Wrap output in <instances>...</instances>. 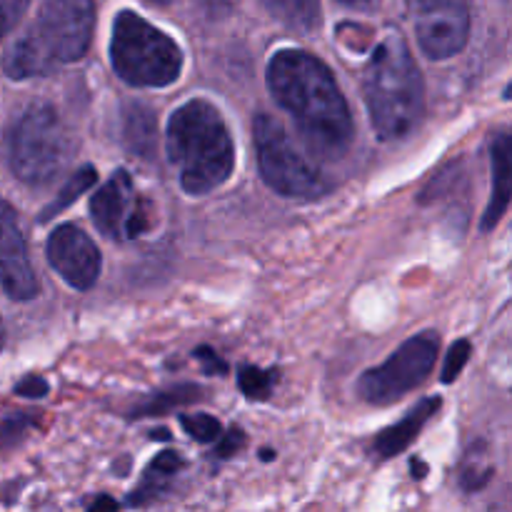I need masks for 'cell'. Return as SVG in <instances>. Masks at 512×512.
<instances>
[{
  "label": "cell",
  "instance_id": "6da1fadb",
  "mask_svg": "<svg viewBox=\"0 0 512 512\" xmlns=\"http://www.w3.org/2000/svg\"><path fill=\"white\" fill-rule=\"evenodd\" d=\"M268 85L293 115L305 145L323 158H340L353 143L350 108L328 65L305 50H280L268 65Z\"/></svg>",
  "mask_w": 512,
  "mask_h": 512
},
{
  "label": "cell",
  "instance_id": "7a4b0ae2",
  "mask_svg": "<svg viewBox=\"0 0 512 512\" xmlns=\"http://www.w3.org/2000/svg\"><path fill=\"white\" fill-rule=\"evenodd\" d=\"M365 105L380 138H408L425 113V85L403 35L390 33L375 45L363 75Z\"/></svg>",
  "mask_w": 512,
  "mask_h": 512
},
{
  "label": "cell",
  "instance_id": "3957f363",
  "mask_svg": "<svg viewBox=\"0 0 512 512\" xmlns=\"http://www.w3.org/2000/svg\"><path fill=\"white\" fill-rule=\"evenodd\" d=\"M168 158L190 195L210 193L230 178L235 148L215 105L208 100H190L170 115Z\"/></svg>",
  "mask_w": 512,
  "mask_h": 512
},
{
  "label": "cell",
  "instance_id": "277c9868",
  "mask_svg": "<svg viewBox=\"0 0 512 512\" xmlns=\"http://www.w3.org/2000/svg\"><path fill=\"white\" fill-rule=\"evenodd\" d=\"M93 28V0H45L38 23L3 58L5 75L23 80L75 63L88 53Z\"/></svg>",
  "mask_w": 512,
  "mask_h": 512
},
{
  "label": "cell",
  "instance_id": "5b68a950",
  "mask_svg": "<svg viewBox=\"0 0 512 512\" xmlns=\"http://www.w3.org/2000/svg\"><path fill=\"white\" fill-rule=\"evenodd\" d=\"M110 63L135 88H165L183 70V50L173 38L133 10L118 13L110 40Z\"/></svg>",
  "mask_w": 512,
  "mask_h": 512
},
{
  "label": "cell",
  "instance_id": "8992f818",
  "mask_svg": "<svg viewBox=\"0 0 512 512\" xmlns=\"http://www.w3.org/2000/svg\"><path fill=\"white\" fill-rule=\"evenodd\" d=\"M10 168L25 185H48L73 155V138L50 105L35 103L18 118L8 140Z\"/></svg>",
  "mask_w": 512,
  "mask_h": 512
},
{
  "label": "cell",
  "instance_id": "52a82bcc",
  "mask_svg": "<svg viewBox=\"0 0 512 512\" xmlns=\"http://www.w3.org/2000/svg\"><path fill=\"white\" fill-rule=\"evenodd\" d=\"M255 148L263 180L285 198H318L325 193V180L313 163L288 138L283 125L273 115L253 120Z\"/></svg>",
  "mask_w": 512,
  "mask_h": 512
},
{
  "label": "cell",
  "instance_id": "ba28073f",
  "mask_svg": "<svg viewBox=\"0 0 512 512\" xmlns=\"http://www.w3.org/2000/svg\"><path fill=\"white\" fill-rule=\"evenodd\" d=\"M438 335L420 333L400 345L383 365L368 370L358 380V395L370 405L398 403L428 380L438 360Z\"/></svg>",
  "mask_w": 512,
  "mask_h": 512
},
{
  "label": "cell",
  "instance_id": "9c48e42d",
  "mask_svg": "<svg viewBox=\"0 0 512 512\" xmlns=\"http://www.w3.org/2000/svg\"><path fill=\"white\" fill-rule=\"evenodd\" d=\"M420 48L433 60L458 55L468 43L470 10L465 0H410Z\"/></svg>",
  "mask_w": 512,
  "mask_h": 512
},
{
  "label": "cell",
  "instance_id": "30bf717a",
  "mask_svg": "<svg viewBox=\"0 0 512 512\" xmlns=\"http://www.w3.org/2000/svg\"><path fill=\"white\" fill-rule=\"evenodd\" d=\"M93 223L105 238H138L148 230L150 218L143 200L135 195L133 180L125 170H118L90 200Z\"/></svg>",
  "mask_w": 512,
  "mask_h": 512
},
{
  "label": "cell",
  "instance_id": "8fae6325",
  "mask_svg": "<svg viewBox=\"0 0 512 512\" xmlns=\"http://www.w3.org/2000/svg\"><path fill=\"white\" fill-rule=\"evenodd\" d=\"M48 263L58 270L60 278L75 290L93 288L100 275V253L93 240L75 225H60L50 233Z\"/></svg>",
  "mask_w": 512,
  "mask_h": 512
},
{
  "label": "cell",
  "instance_id": "7c38bea8",
  "mask_svg": "<svg viewBox=\"0 0 512 512\" xmlns=\"http://www.w3.org/2000/svg\"><path fill=\"white\" fill-rule=\"evenodd\" d=\"M0 283L13 300H30L38 295V280L18 228V215L5 200H0Z\"/></svg>",
  "mask_w": 512,
  "mask_h": 512
},
{
  "label": "cell",
  "instance_id": "4fadbf2b",
  "mask_svg": "<svg viewBox=\"0 0 512 512\" xmlns=\"http://www.w3.org/2000/svg\"><path fill=\"white\" fill-rule=\"evenodd\" d=\"M438 408H440V398H428V400H423V403L415 405V408L410 410V413L405 415L400 423H395L393 428L383 430V433L375 438V443H373L375 455L383 460H388V458H395V455L403 453V450L408 448L415 438H418L420 430L425 428V423L433 418L435 410Z\"/></svg>",
  "mask_w": 512,
  "mask_h": 512
},
{
  "label": "cell",
  "instance_id": "5bb4252c",
  "mask_svg": "<svg viewBox=\"0 0 512 512\" xmlns=\"http://www.w3.org/2000/svg\"><path fill=\"white\" fill-rule=\"evenodd\" d=\"M490 158H493L495 185H493V198H490L488 210H485L483 230L495 228L510 205V135L508 133H500L498 138H495L493 150H490Z\"/></svg>",
  "mask_w": 512,
  "mask_h": 512
},
{
  "label": "cell",
  "instance_id": "9a60e30c",
  "mask_svg": "<svg viewBox=\"0 0 512 512\" xmlns=\"http://www.w3.org/2000/svg\"><path fill=\"white\" fill-rule=\"evenodd\" d=\"M275 20L288 28L310 33L320 25V0H260Z\"/></svg>",
  "mask_w": 512,
  "mask_h": 512
},
{
  "label": "cell",
  "instance_id": "2e32d148",
  "mask_svg": "<svg viewBox=\"0 0 512 512\" xmlns=\"http://www.w3.org/2000/svg\"><path fill=\"white\" fill-rule=\"evenodd\" d=\"M125 145L140 158L155 155V115L145 105H133L125 113Z\"/></svg>",
  "mask_w": 512,
  "mask_h": 512
},
{
  "label": "cell",
  "instance_id": "e0dca14e",
  "mask_svg": "<svg viewBox=\"0 0 512 512\" xmlns=\"http://www.w3.org/2000/svg\"><path fill=\"white\" fill-rule=\"evenodd\" d=\"M180 468H183V460H180L178 455L160 453L158 458L153 460V465L148 468V473H145L140 488L130 495V503L143 505V503H148V500H153L155 495H160V490L165 488V483H168V480L173 478Z\"/></svg>",
  "mask_w": 512,
  "mask_h": 512
},
{
  "label": "cell",
  "instance_id": "ac0fdd59",
  "mask_svg": "<svg viewBox=\"0 0 512 512\" xmlns=\"http://www.w3.org/2000/svg\"><path fill=\"white\" fill-rule=\"evenodd\" d=\"M95 178H98V173H95L93 165H83V168L78 170V173H73V178L68 180V183L63 185V190L58 193V198L53 200V203L48 205V208L43 210V215H40V223H45V220L55 218L58 213H63L68 205H73L75 200L80 198V195L85 193V190L90 188V185L95 183Z\"/></svg>",
  "mask_w": 512,
  "mask_h": 512
},
{
  "label": "cell",
  "instance_id": "d6986e66",
  "mask_svg": "<svg viewBox=\"0 0 512 512\" xmlns=\"http://www.w3.org/2000/svg\"><path fill=\"white\" fill-rule=\"evenodd\" d=\"M200 393H203V390L195 388V385H178V388L165 390V393H160L158 398L148 400L143 408L135 410V415H163V413H168L170 408L193 403V400L200 398Z\"/></svg>",
  "mask_w": 512,
  "mask_h": 512
},
{
  "label": "cell",
  "instance_id": "ffe728a7",
  "mask_svg": "<svg viewBox=\"0 0 512 512\" xmlns=\"http://www.w3.org/2000/svg\"><path fill=\"white\" fill-rule=\"evenodd\" d=\"M240 390L253 400H265L273 393L275 385V370H260V368H243L240 370Z\"/></svg>",
  "mask_w": 512,
  "mask_h": 512
},
{
  "label": "cell",
  "instance_id": "44dd1931",
  "mask_svg": "<svg viewBox=\"0 0 512 512\" xmlns=\"http://www.w3.org/2000/svg\"><path fill=\"white\" fill-rule=\"evenodd\" d=\"M180 423H183L185 433L193 440H198V443H213V440L220 438V423L215 418H210V415H183Z\"/></svg>",
  "mask_w": 512,
  "mask_h": 512
},
{
  "label": "cell",
  "instance_id": "7402d4cb",
  "mask_svg": "<svg viewBox=\"0 0 512 512\" xmlns=\"http://www.w3.org/2000/svg\"><path fill=\"white\" fill-rule=\"evenodd\" d=\"M468 358H470V343H468V340H458V343L450 348L448 360H445L443 383H453V380L460 375V370L465 368Z\"/></svg>",
  "mask_w": 512,
  "mask_h": 512
},
{
  "label": "cell",
  "instance_id": "603a6c76",
  "mask_svg": "<svg viewBox=\"0 0 512 512\" xmlns=\"http://www.w3.org/2000/svg\"><path fill=\"white\" fill-rule=\"evenodd\" d=\"M30 0H0V40L18 25Z\"/></svg>",
  "mask_w": 512,
  "mask_h": 512
},
{
  "label": "cell",
  "instance_id": "cb8c5ba5",
  "mask_svg": "<svg viewBox=\"0 0 512 512\" xmlns=\"http://www.w3.org/2000/svg\"><path fill=\"white\" fill-rule=\"evenodd\" d=\"M195 358L200 360V363H203V368H205V373H210V375H225L228 373V365L223 363V360L218 358V353H213V350H208V348H200V350H195Z\"/></svg>",
  "mask_w": 512,
  "mask_h": 512
},
{
  "label": "cell",
  "instance_id": "d4e9b609",
  "mask_svg": "<svg viewBox=\"0 0 512 512\" xmlns=\"http://www.w3.org/2000/svg\"><path fill=\"white\" fill-rule=\"evenodd\" d=\"M15 393L25 395V398H43V395L48 393V383H45L43 378H35V375H30V378H25L23 383H18Z\"/></svg>",
  "mask_w": 512,
  "mask_h": 512
},
{
  "label": "cell",
  "instance_id": "484cf974",
  "mask_svg": "<svg viewBox=\"0 0 512 512\" xmlns=\"http://www.w3.org/2000/svg\"><path fill=\"white\" fill-rule=\"evenodd\" d=\"M243 433H240L238 428L235 430H230L228 435H225V440L223 443H220V448H218V455L220 458H228V455H235V450L240 448V445H243Z\"/></svg>",
  "mask_w": 512,
  "mask_h": 512
},
{
  "label": "cell",
  "instance_id": "4316f807",
  "mask_svg": "<svg viewBox=\"0 0 512 512\" xmlns=\"http://www.w3.org/2000/svg\"><path fill=\"white\" fill-rule=\"evenodd\" d=\"M115 510L118 508V503H115V500H110V498H100V500H95L93 505H90V510Z\"/></svg>",
  "mask_w": 512,
  "mask_h": 512
},
{
  "label": "cell",
  "instance_id": "83f0119b",
  "mask_svg": "<svg viewBox=\"0 0 512 512\" xmlns=\"http://www.w3.org/2000/svg\"><path fill=\"white\" fill-rule=\"evenodd\" d=\"M340 3H345V5H363V3H368V0H340Z\"/></svg>",
  "mask_w": 512,
  "mask_h": 512
},
{
  "label": "cell",
  "instance_id": "f1b7e54d",
  "mask_svg": "<svg viewBox=\"0 0 512 512\" xmlns=\"http://www.w3.org/2000/svg\"><path fill=\"white\" fill-rule=\"evenodd\" d=\"M0 340H3V325H0Z\"/></svg>",
  "mask_w": 512,
  "mask_h": 512
},
{
  "label": "cell",
  "instance_id": "f546056e",
  "mask_svg": "<svg viewBox=\"0 0 512 512\" xmlns=\"http://www.w3.org/2000/svg\"><path fill=\"white\" fill-rule=\"evenodd\" d=\"M155 3H168V0H155Z\"/></svg>",
  "mask_w": 512,
  "mask_h": 512
}]
</instances>
